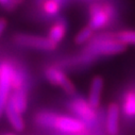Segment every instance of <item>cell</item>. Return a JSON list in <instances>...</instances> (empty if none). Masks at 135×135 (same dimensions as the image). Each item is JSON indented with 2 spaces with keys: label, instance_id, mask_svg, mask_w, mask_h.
Instances as JSON below:
<instances>
[{
  "label": "cell",
  "instance_id": "cell-1",
  "mask_svg": "<svg viewBox=\"0 0 135 135\" xmlns=\"http://www.w3.org/2000/svg\"><path fill=\"white\" fill-rule=\"evenodd\" d=\"M38 126L49 129H55L63 133L78 134L86 129V124L78 117L68 115H57L52 112L43 111L35 116Z\"/></svg>",
  "mask_w": 135,
  "mask_h": 135
},
{
  "label": "cell",
  "instance_id": "cell-2",
  "mask_svg": "<svg viewBox=\"0 0 135 135\" xmlns=\"http://www.w3.org/2000/svg\"><path fill=\"white\" fill-rule=\"evenodd\" d=\"M126 45L122 44L117 37L111 35H99L95 37L84 49V53L97 56V55H113L119 54L126 50Z\"/></svg>",
  "mask_w": 135,
  "mask_h": 135
},
{
  "label": "cell",
  "instance_id": "cell-3",
  "mask_svg": "<svg viewBox=\"0 0 135 135\" xmlns=\"http://www.w3.org/2000/svg\"><path fill=\"white\" fill-rule=\"evenodd\" d=\"M14 73L15 69L9 63H3L0 66V118L4 114L7 103L12 94Z\"/></svg>",
  "mask_w": 135,
  "mask_h": 135
},
{
  "label": "cell",
  "instance_id": "cell-4",
  "mask_svg": "<svg viewBox=\"0 0 135 135\" xmlns=\"http://www.w3.org/2000/svg\"><path fill=\"white\" fill-rule=\"evenodd\" d=\"M14 41L19 46L33 48L37 50H46V51L53 50L57 46V44L51 41L49 37H41L31 34H22V33L16 34L14 36Z\"/></svg>",
  "mask_w": 135,
  "mask_h": 135
},
{
  "label": "cell",
  "instance_id": "cell-5",
  "mask_svg": "<svg viewBox=\"0 0 135 135\" xmlns=\"http://www.w3.org/2000/svg\"><path fill=\"white\" fill-rule=\"evenodd\" d=\"M45 77L50 84L54 86H60L67 95L73 96L77 93L75 84L61 69L56 68V67H48L45 70Z\"/></svg>",
  "mask_w": 135,
  "mask_h": 135
},
{
  "label": "cell",
  "instance_id": "cell-6",
  "mask_svg": "<svg viewBox=\"0 0 135 135\" xmlns=\"http://www.w3.org/2000/svg\"><path fill=\"white\" fill-rule=\"evenodd\" d=\"M69 109L77 115L78 118H80L86 126H94L97 120L96 112L88 101L82 99V98H76L74 99L70 104Z\"/></svg>",
  "mask_w": 135,
  "mask_h": 135
},
{
  "label": "cell",
  "instance_id": "cell-7",
  "mask_svg": "<svg viewBox=\"0 0 135 135\" xmlns=\"http://www.w3.org/2000/svg\"><path fill=\"white\" fill-rule=\"evenodd\" d=\"M111 19V14L110 11L103 7L96 4L90 9V19L88 26L95 31L104 28Z\"/></svg>",
  "mask_w": 135,
  "mask_h": 135
},
{
  "label": "cell",
  "instance_id": "cell-8",
  "mask_svg": "<svg viewBox=\"0 0 135 135\" xmlns=\"http://www.w3.org/2000/svg\"><path fill=\"white\" fill-rule=\"evenodd\" d=\"M119 115L120 108L117 103L113 102L109 105L105 115V130L109 135H117L119 132Z\"/></svg>",
  "mask_w": 135,
  "mask_h": 135
},
{
  "label": "cell",
  "instance_id": "cell-9",
  "mask_svg": "<svg viewBox=\"0 0 135 135\" xmlns=\"http://www.w3.org/2000/svg\"><path fill=\"white\" fill-rule=\"evenodd\" d=\"M6 117L11 124V127L16 131V132H22L25 130V120L22 117V113H20L11 102V100H9V102L7 103L6 110H4Z\"/></svg>",
  "mask_w": 135,
  "mask_h": 135
},
{
  "label": "cell",
  "instance_id": "cell-10",
  "mask_svg": "<svg viewBox=\"0 0 135 135\" xmlns=\"http://www.w3.org/2000/svg\"><path fill=\"white\" fill-rule=\"evenodd\" d=\"M102 89H103V79L100 76L94 77V79L91 80V83H90L89 94H88V99H87L88 103L94 109H97L100 105Z\"/></svg>",
  "mask_w": 135,
  "mask_h": 135
},
{
  "label": "cell",
  "instance_id": "cell-11",
  "mask_svg": "<svg viewBox=\"0 0 135 135\" xmlns=\"http://www.w3.org/2000/svg\"><path fill=\"white\" fill-rule=\"evenodd\" d=\"M11 102L13 105L20 112L25 113L28 107V100H27V93L25 87H16L13 88V91L10 97Z\"/></svg>",
  "mask_w": 135,
  "mask_h": 135
},
{
  "label": "cell",
  "instance_id": "cell-12",
  "mask_svg": "<svg viewBox=\"0 0 135 135\" xmlns=\"http://www.w3.org/2000/svg\"><path fill=\"white\" fill-rule=\"evenodd\" d=\"M66 30H67L66 23L64 21H62V20H59V21L54 22L52 25V27L50 28L49 33H48V37L51 41H53L54 43L59 44L65 37Z\"/></svg>",
  "mask_w": 135,
  "mask_h": 135
},
{
  "label": "cell",
  "instance_id": "cell-13",
  "mask_svg": "<svg viewBox=\"0 0 135 135\" xmlns=\"http://www.w3.org/2000/svg\"><path fill=\"white\" fill-rule=\"evenodd\" d=\"M122 112L127 117H135V90H129L123 97Z\"/></svg>",
  "mask_w": 135,
  "mask_h": 135
},
{
  "label": "cell",
  "instance_id": "cell-14",
  "mask_svg": "<svg viewBox=\"0 0 135 135\" xmlns=\"http://www.w3.org/2000/svg\"><path fill=\"white\" fill-rule=\"evenodd\" d=\"M118 41L127 45H135V31L134 30H123L116 34Z\"/></svg>",
  "mask_w": 135,
  "mask_h": 135
},
{
  "label": "cell",
  "instance_id": "cell-15",
  "mask_svg": "<svg viewBox=\"0 0 135 135\" xmlns=\"http://www.w3.org/2000/svg\"><path fill=\"white\" fill-rule=\"evenodd\" d=\"M93 33H94V30H93L89 26L84 27V28L78 33V34L76 35V37H75V42H76V44H78V45H82V44L86 43L87 41H89V40L91 38Z\"/></svg>",
  "mask_w": 135,
  "mask_h": 135
},
{
  "label": "cell",
  "instance_id": "cell-16",
  "mask_svg": "<svg viewBox=\"0 0 135 135\" xmlns=\"http://www.w3.org/2000/svg\"><path fill=\"white\" fill-rule=\"evenodd\" d=\"M43 9L48 15L53 16V15L57 14V12L60 11V4L56 0H47L43 6Z\"/></svg>",
  "mask_w": 135,
  "mask_h": 135
},
{
  "label": "cell",
  "instance_id": "cell-17",
  "mask_svg": "<svg viewBox=\"0 0 135 135\" xmlns=\"http://www.w3.org/2000/svg\"><path fill=\"white\" fill-rule=\"evenodd\" d=\"M0 4H1L2 7H4L7 10H9V11H11V10H13L15 7H16V4L12 1V0H0Z\"/></svg>",
  "mask_w": 135,
  "mask_h": 135
},
{
  "label": "cell",
  "instance_id": "cell-18",
  "mask_svg": "<svg viewBox=\"0 0 135 135\" xmlns=\"http://www.w3.org/2000/svg\"><path fill=\"white\" fill-rule=\"evenodd\" d=\"M7 25H8V22L4 18H0V36H1V34L4 32V30L7 28Z\"/></svg>",
  "mask_w": 135,
  "mask_h": 135
},
{
  "label": "cell",
  "instance_id": "cell-19",
  "mask_svg": "<svg viewBox=\"0 0 135 135\" xmlns=\"http://www.w3.org/2000/svg\"><path fill=\"white\" fill-rule=\"evenodd\" d=\"M12 1L17 6V4H19V3H21V2H22V0H12Z\"/></svg>",
  "mask_w": 135,
  "mask_h": 135
},
{
  "label": "cell",
  "instance_id": "cell-20",
  "mask_svg": "<svg viewBox=\"0 0 135 135\" xmlns=\"http://www.w3.org/2000/svg\"><path fill=\"white\" fill-rule=\"evenodd\" d=\"M7 135H13V134H7Z\"/></svg>",
  "mask_w": 135,
  "mask_h": 135
}]
</instances>
